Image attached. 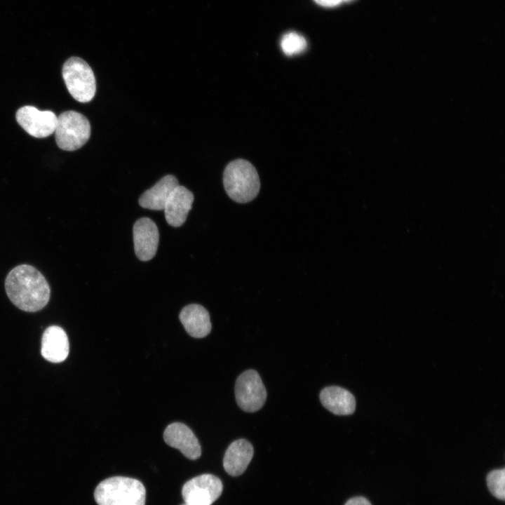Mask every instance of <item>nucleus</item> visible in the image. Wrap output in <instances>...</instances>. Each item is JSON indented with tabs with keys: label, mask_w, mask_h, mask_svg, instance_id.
Instances as JSON below:
<instances>
[{
	"label": "nucleus",
	"mask_w": 505,
	"mask_h": 505,
	"mask_svg": "<svg viewBox=\"0 0 505 505\" xmlns=\"http://www.w3.org/2000/svg\"><path fill=\"white\" fill-rule=\"evenodd\" d=\"M177 185L178 181L175 176L166 175L142 194L139 204L150 210H164L170 194Z\"/></svg>",
	"instance_id": "16"
},
{
	"label": "nucleus",
	"mask_w": 505,
	"mask_h": 505,
	"mask_svg": "<svg viewBox=\"0 0 505 505\" xmlns=\"http://www.w3.org/2000/svg\"><path fill=\"white\" fill-rule=\"evenodd\" d=\"M193 201L192 192L178 184L170 194L163 210L168 224L174 227L182 225L191 209Z\"/></svg>",
	"instance_id": "11"
},
{
	"label": "nucleus",
	"mask_w": 505,
	"mask_h": 505,
	"mask_svg": "<svg viewBox=\"0 0 505 505\" xmlns=\"http://www.w3.org/2000/svg\"><path fill=\"white\" fill-rule=\"evenodd\" d=\"M320 400L327 410L337 415H349L356 409V399L353 394L339 386L324 388L320 393Z\"/></svg>",
	"instance_id": "15"
},
{
	"label": "nucleus",
	"mask_w": 505,
	"mask_h": 505,
	"mask_svg": "<svg viewBox=\"0 0 505 505\" xmlns=\"http://www.w3.org/2000/svg\"><path fill=\"white\" fill-rule=\"evenodd\" d=\"M223 485L213 474H202L185 483L182 495L187 505H211L221 495Z\"/></svg>",
	"instance_id": "7"
},
{
	"label": "nucleus",
	"mask_w": 505,
	"mask_h": 505,
	"mask_svg": "<svg viewBox=\"0 0 505 505\" xmlns=\"http://www.w3.org/2000/svg\"><path fill=\"white\" fill-rule=\"evenodd\" d=\"M179 317L187 333L193 337H204L211 330L210 315L201 305L191 304L184 307Z\"/></svg>",
	"instance_id": "14"
},
{
	"label": "nucleus",
	"mask_w": 505,
	"mask_h": 505,
	"mask_svg": "<svg viewBox=\"0 0 505 505\" xmlns=\"http://www.w3.org/2000/svg\"><path fill=\"white\" fill-rule=\"evenodd\" d=\"M5 289L11 302L27 312L42 309L50 299V289L45 277L28 264L11 269L6 278Z\"/></svg>",
	"instance_id": "1"
},
{
	"label": "nucleus",
	"mask_w": 505,
	"mask_h": 505,
	"mask_svg": "<svg viewBox=\"0 0 505 505\" xmlns=\"http://www.w3.org/2000/svg\"><path fill=\"white\" fill-rule=\"evenodd\" d=\"M163 439L167 445L179 450L189 459H197L201 454L198 439L192 431L182 423L169 424L164 431Z\"/></svg>",
	"instance_id": "10"
},
{
	"label": "nucleus",
	"mask_w": 505,
	"mask_h": 505,
	"mask_svg": "<svg viewBox=\"0 0 505 505\" xmlns=\"http://www.w3.org/2000/svg\"><path fill=\"white\" fill-rule=\"evenodd\" d=\"M253 452L252 445L245 439L232 442L227 447L223 459L226 472L231 476L241 475L250 462Z\"/></svg>",
	"instance_id": "13"
},
{
	"label": "nucleus",
	"mask_w": 505,
	"mask_h": 505,
	"mask_svg": "<svg viewBox=\"0 0 505 505\" xmlns=\"http://www.w3.org/2000/svg\"><path fill=\"white\" fill-rule=\"evenodd\" d=\"M350 1H351V0H344V1H346V2Z\"/></svg>",
	"instance_id": "21"
},
{
	"label": "nucleus",
	"mask_w": 505,
	"mask_h": 505,
	"mask_svg": "<svg viewBox=\"0 0 505 505\" xmlns=\"http://www.w3.org/2000/svg\"><path fill=\"white\" fill-rule=\"evenodd\" d=\"M235 397L238 405L248 412L260 410L267 398V391L259 374L248 370L238 376L235 384Z\"/></svg>",
	"instance_id": "6"
},
{
	"label": "nucleus",
	"mask_w": 505,
	"mask_h": 505,
	"mask_svg": "<svg viewBox=\"0 0 505 505\" xmlns=\"http://www.w3.org/2000/svg\"><path fill=\"white\" fill-rule=\"evenodd\" d=\"M41 355L51 363H61L69 354V341L65 330L51 325L43 332L41 339Z\"/></svg>",
	"instance_id": "12"
},
{
	"label": "nucleus",
	"mask_w": 505,
	"mask_h": 505,
	"mask_svg": "<svg viewBox=\"0 0 505 505\" xmlns=\"http://www.w3.org/2000/svg\"><path fill=\"white\" fill-rule=\"evenodd\" d=\"M318 4L325 6L332 7L341 4L344 0H314Z\"/></svg>",
	"instance_id": "20"
},
{
	"label": "nucleus",
	"mask_w": 505,
	"mask_h": 505,
	"mask_svg": "<svg viewBox=\"0 0 505 505\" xmlns=\"http://www.w3.org/2000/svg\"><path fill=\"white\" fill-rule=\"evenodd\" d=\"M223 184L229 198L239 203L252 201L260 189L255 168L249 161L241 159L227 164L223 174Z\"/></svg>",
	"instance_id": "2"
},
{
	"label": "nucleus",
	"mask_w": 505,
	"mask_h": 505,
	"mask_svg": "<svg viewBox=\"0 0 505 505\" xmlns=\"http://www.w3.org/2000/svg\"><path fill=\"white\" fill-rule=\"evenodd\" d=\"M94 497L98 505H145L146 490L137 479L114 476L102 481Z\"/></svg>",
	"instance_id": "3"
},
{
	"label": "nucleus",
	"mask_w": 505,
	"mask_h": 505,
	"mask_svg": "<svg viewBox=\"0 0 505 505\" xmlns=\"http://www.w3.org/2000/svg\"><path fill=\"white\" fill-rule=\"evenodd\" d=\"M185 505H187V504H185Z\"/></svg>",
	"instance_id": "22"
},
{
	"label": "nucleus",
	"mask_w": 505,
	"mask_h": 505,
	"mask_svg": "<svg viewBox=\"0 0 505 505\" xmlns=\"http://www.w3.org/2000/svg\"><path fill=\"white\" fill-rule=\"evenodd\" d=\"M135 252L141 261H148L155 255L159 244V231L151 219L142 217L133 226Z\"/></svg>",
	"instance_id": "9"
},
{
	"label": "nucleus",
	"mask_w": 505,
	"mask_h": 505,
	"mask_svg": "<svg viewBox=\"0 0 505 505\" xmlns=\"http://www.w3.org/2000/svg\"><path fill=\"white\" fill-rule=\"evenodd\" d=\"M62 72L69 93L76 101L88 102L94 97L95 78L86 61L78 57H72L64 63Z\"/></svg>",
	"instance_id": "5"
},
{
	"label": "nucleus",
	"mask_w": 505,
	"mask_h": 505,
	"mask_svg": "<svg viewBox=\"0 0 505 505\" xmlns=\"http://www.w3.org/2000/svg\"><path fill=\"white\" fill-rule=\"evenodd\" d=\"M281 46L287 55H293L303 52L307 48V41L304 36L296 33L285 34L281 41Z\"/></svg>",
	"instance_id": "17"
},
{
	"label": "nucleus",
	"mask_w": 505,
	"mask_h": 505,
	"mask_svg": "<svg viewBox=\"0 0 505 505\" xmlns=\"http://www.w3.org/2000/svg\"><path fill=\"white\" fill-rule=\"evenodd\" d=\"M487 487L496 498L505 499V469H496L490 471L486 478Z\"/></svg>",
	"instance_id": "18"
},
{
	"label": "nucleus",
	"mask_w": 505,
	"mask_h": 505,
	"mask_svg": "<svg viewBox=\"0 0 505 505\" xmlns=\"http://www.w3.org/2000/svg\"><path fill=\"white\" fill-rule=\"evenodd\" d=\"M15 116L19 125L34 137H46L55 132L58 117L50 110L24 106L17 111Z\"/></svg>",
	"instance_id": "8"
},
{
	"label": "nucleus",
	"mask_w": 505,
	"mask_h": 505,
	"mask_svg": "<svg viewBox=\"0 0 505 505\" xmlns=\"http://www.w3.org/2000/svg\"><path fill=\"white\" fill-rule=\"evenodd\" d=\"M344 505H371V504L365 497H356L349 499Z\"/></svg>",
	"instance_id": "19"
},
{
	"label": "nucleus",
	"mask_w": 505,
	"mask_h": 505,
	"mask_svg": "<svg viewBox=\"0 0 505 505\" xmlns=\"http://www.w3.org/2000/svg\"><path fill=\"white\" fill-rule=\"evenodd\" d=\"M55 137L58 146L65 151L81 148L90 136V125L86 116L75 111H66L57 119Z\"/></svg>",
	"instance_id": "4"
}]
</instances>
